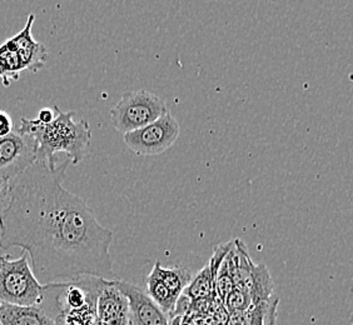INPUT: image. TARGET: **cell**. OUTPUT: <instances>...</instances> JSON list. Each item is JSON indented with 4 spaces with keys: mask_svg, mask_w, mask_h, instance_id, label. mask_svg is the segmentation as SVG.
I'll return each instance as SVG.
<instances>
[{
    "mask_svg": "<svg viewBox=\"0 0 353 325\" xmlns=\"http://www.w3.org/2000/svg\"><path fill=\"white\" fill-rule=\"evenodd\" d=\"M69 164L68 158L54 168L35 162L9 183L0 249L26 251L44 284L79 277L112 280L114 233L97 220L83 198L64 188Z\"/></svg>",
    "mask_w": 353,
    "mask_h": 325,
    "instance_id": "obj_1",
    "label": "cell"
},
{
    "mask_svg": "<svg viewBox=\"0 0 353 325\" xmlns=\"http://www.w3.org/2000/svg\"><path fill=\"white\" fill-rule=\"evenodd\" d=\"M54 119L41 124L37 119L21 118L19 133L33 136L38 144L37 162H47L49 168L57 167V154L65 153L70 164L77 165L88 156L92 130L87 120H74L73 112H63L57 105Z\"/></svg>",
    "mask_w": 353,
    "mask_h": 325,
    "instance_id": "obj_2",
    "label": "cell"
},
{
    "mask_svg": "<svg viewBox=\"0 0 353 325\" xmlns=\"http://www.w3.org/2000/svg\"><path fill=\"white\" fill-rule=\"evenodd\" d=\"M104 282L105 279L97 277H79L43 284V297L38 308L57 324L69 313L97 305Z\"/></svg>",
    "mask_w": 353,
    "mask_h": 325,
    "instance_id": "obj_3",
    "label": "cell"
},
{
    "mask_svg": "<svg viewBox=\"0 0 353 325\" xmlns=\"http://www.w3.org/2000/svg\"><path fill=\"white\" fill-rule=\"evenodd\" d=\"M43 297V284L29 265V255H0V303L38 306Z\"/></svg>",
    "mask_w": 353,
    "mask_h": 325,
    "instance_id": "obj_4",
    "label": "cell"
},
{
    "mask_svg": "<svg viewBox=\"0 0 353 325\" xmlns=\"http://www.w3.org/2000/svg\"><path fill=\"white\" fill-rule=\"evenodd\" d=\"M168 112L162 98L147 90H130L110 109V122L117 132L127 134L156 122Z\"/></svg>",
    "mask_w": 353,
    "mask_h": 325,
    "instance_id": "obj_5",
    "label": "cell"
},
{
    "mask_svg": "<svg viewBox=\"0 0 353 325\" xmlns=\"http://www.w3.org/2000/svg\"><path fill=\"white\" fill-rule=\"evenodd\" d=\"M179 124L176 118L167 112L143 128L123 134L125 145L138 156H154L163 154L174 145L179 136Z\"/></svg>",
    "mask_w": 353,
    "mask_h": 325,
    "instance_id": "obj_6",
    "label": "cell"
},
{
    "mask_svg": "<svg viewBox=\"0 0 353 325\" xmlns=\"http://www.w3.org/2000/svg\"><path fill=\"white\" fill-rule=\"evenodd\" d=\"M34 138L18 130L0 138V179L12 182L37 162Z\"/></svg>",
    "mask_w": 353,
    "mask_h": 325,
    "instance_id": "obj_7",
    "label": "cell"
},
{
    "mask_svg": "<svg viewBox=\"0 0 353 325\" xmlns=\"http://www.w3.org/2000/svg\"><path fill=\"white\" fill-rule=\"evenodd\" d=\"M113 282L128 300V325H170L168 317L141 286L118 279Z\"/></svg>",
    "mask_w": 353,
    "mask_h": 325,
    "instance_id": "obj_8",
    "label": "cell"
},
{
    "mask_svg": "<svg viewBox=\"0 0 353 325\" xmlns=\"http://www.w3.org/2000/svg\"><path fill=\"white\" fill-rule=\"evenodd\" d=\"M35 15H28L27 24L18 34L8 39L12 43L15 52L21 59L23 70H30L33 73L39 72L47 65L48 52L46 47L38 43L32 35V28L34 24Z\"/></svg>",
    "mask_w": 353,
    "mask_h": 325,
    "instance_id": "obj_9",
    "label": "cell"
},
{
    "mask_svg": "<svg viewBox=\"0 0 353 325\" xmlns=\"http://www.w3.org/2000/svg\"><path fill=\"white\" fill-rule=\"evenodd\" d=\"M97 322L103 325H128V300L113 279H105L97 300Z\"/></svg>",
    "mask_w": 353,
    "mask_h": 325,
    "instance_id": "obj_10",
    "label": "cell"
},
{
    "mask_svg": "<svg viewBox=\"0 0 353 325\" xmlns=\"http://www.w3.org/2000/svg\"><path fill=\"white\" fill-rule=\"evenodd\" d=\"M0 325H55L38 306L0 303Z\"/></svg>",
    "mask_w": 353,
    "mask_h": 325,
    "instance_id": "obj_11",
    "label": "cell"
},
{
    "mask_svg": "<svg viewBox=\"0 0 353 325\" xmlns=\"http://www.w3.org/2000/svg\"><path fill=\"white\" fill-rule=\"evenodd\" d=\"M152 271L161 279V282L165 285V288L176 299H179V297L183 294L185 288L188 286L190 280L193 278L188 268H182V266L165 268L158 260L153 265Z\"/></svg>",
    "mask_w": 353,
    "mask_h": 325,
    "instance_id": "obj_12",
    "label": "cell"
},
{
    "mask_svg": "<svg viewBox=\"0 0 353 325\" xmlns=\"http://www.w3.org/2000/svg\"><path fill=\"white\" fill-rule=\"evenodd\" d=\"M145 293L158 305V308L168 317L170 322V319L176 311L178 299L174 298L170 294V291L165 288V285L161 282V279L158 278L153 271H150V275L145 279Z\"/></svg>",
    "mask_w": 353,
    "mask_h": 325,
    "instance_id": "obj_13",
    "label": "cell"
},
{
    "mask_svg": "<svg viewBox=\"0 0 353 325\" xmlns=\"http://www.w3.org/2000/svg\"><path fill=\"white\" fill-rule=\"evenodd\" d=\"M23 67L18 53L15 52L10 41H7L0 45V81L4 87H9L10 81H19Z\"/></svg>",
    "mask_w": 353,
    "mask_h": 325,
    "instance_id": "obj_14",
    "label": "cell"
},
{
    "mask_svg": "<svg viewBox=\"0 0 353 325\" xmlns=\"http://www.w3.org/2000/svg\"><path fill=\"white\" fill-rule=\"evenodd\" d=\"M213 293H214V277L212 274L210 264L205 265L203 269L198 271L183 291L184 295L192 302L211 297Z\"/></svg>",
    "mask_w": 353,
    "mask_h": 325,
    "instance_id": "obj_15",
    "label": "cell"
},
{
    "mask_svg": "<svg viewBox=\"0 0 353 325\" xmlns=\"http://www.w3.org/2000/svg\"><path fill=\"white\" fill-rule=\"evenodd\" d=\"M223 306L230 315L247 312L251 308V295L245 286L234 285L231 293L224 299Z\"/></svg>",
    "mask_w": 353,
    "mask_h": 325,
    "instance_id": "obj_16",
    "label": "cell"
},
{
    "mask_svg": "<svg viewBox=\"0 0 353 325\" xmlns=\"http://www.w3.org/2000/svg\"><path fill=\"white\" fill-rule=\"evenodd\" d=\"M13 132V120L10 116L0 110V138L7 136Z\"/></svg>",
    "mask_w": 353,
    "mask_h": 325,
    "instance_id": "obj_17",
    "label": "cell"
},
{
    "mask_svg": "<svg viewBox=\"0 0 353 325\" xmlns=\"http://www.w3.org/2000/svg\"><path fill=\"white\" fill-rule=\"evenodd\" d=\"M54 108H44L39 112L38 116L35 118L41 124H48L54 119Z\"/></svg>",
    "mask_w": 353,
    "mask_h": 325,
    "instance_id": "obj_18",
    "label": "cell"
},
{
    "mask_svg": "<svg viewBox=\"0 0 353 325\" xmlns=\"http://www.w3.org/2000/svg\"><path fill=\"white\" fill-rule=\"evenodd\" d=\"M8 194H9V182L0 179V203L4 202Z\"/></svg>",
    "mask_w": 353,
    "mask_h": 325,
    "instance_id": "obj_19",
    "label": "cell"
},
{
    "mask_svg": "<svg viewBox=\"0 0 353 325\" xmlns=\"http://www.w3.org/2000/svg\"><path fill=\"white\" fill-rule=\"evenodd\" d=\"M94 325H103V324H101V323H99V322H97V323H95Z\"/></svg>",
    "mask_w": 353,
    "mask_h": 325,
    "instance_id": "obj_20",
    "label": "cell"
}]
</instances>
